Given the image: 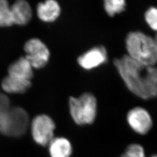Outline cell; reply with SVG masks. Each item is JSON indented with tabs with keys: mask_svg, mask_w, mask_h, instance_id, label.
Here are the masks:
<instances>
[{
	"mask_svg": "<svg viewBox=\"0 0 157 157\" xmlns=\"http://www.w3.org/2000/svg\"><path fill=\"white\" fill-rule=\"evenodd\" d=\"M115 67L124 83L135 95L144 100L157 97V67L136 62L124 56L115 59Z\"/></svg>",
	"mask_w": 157,
	"mask_h": 157,
	"instance_id": "1",
	"label": "cell"
},
{
	"mask_svg": "<svg viewBox=\"0 0 157 157\" xmlns=\"http://www.w3.org/2000/svg\"><path fill=\"white\" fill-rule=\"evenodd\" d=\"M128 56L135 61L148 66L157 63V48L154 38L141 31L130 32L126 38Z\"/></svg>",
	"mask_w": 157,
	"mask_h": 157,
	"instance_id": "2",
	"label": "cell"
},
{
	"mask_svg": "<svg viewBox=\"0 0 157 157\" xmlns=\"http://www.w3.org/2000/svg\"><path fill=\"white\" fill-rule=\"evenodd\" d=\"M29 125L28 114L21 107H10L0 112V133L2 135L21 137L25 134Z\"/></svg>",
	"mask_w": 157,
	"mask_h": 157,
	"instance_id": "3",
	"label": "cell"
},
{
	"mask_svg": "<svg viewBox=\"0 0 157 157\" xmlns=\"http://www.w3.org/2000/svg\"><path fill=\"white\" fill-rule=\"evenodd\" d=\"M69 106L72 118L79 125L93 123L97 114V100L89 93H86L78 97H71Z\"/></svg>",
	"mask_w": 157,
	"mask_h": 157,
	"instance_id": "4",
	"label": "cell"
},
{
	"mask_svg": "<svg viewBox=\"0 0 157 157\" xmlns=\"http://www.w3.org/2000/svg\"><path fill=\"white\" fill-rule=\"evenodd\" d=\"M56 124L51 118L44 114L36 116L31 124L32 135L37 144L43 146L48 145L54 139Z\"/></svg>",
	"mask_w": 157,
	"mask_h": 157,
	"instance_id": "5",
	"label": "cell"
},
{
	"mask_svg": "<svg viewBox=\"0 0 157 157\" xmlns=\"http://www.w3.org/2000/svg\"><path fill=\"white\" fill-rule=\"evenodd\" d=\"M26 53V58L33 68L40 69L44 67L50 58V51L45 44L38 39H31L24 45Z\"/></svg>",
	"mask_w": 157,
	"mask_h": 157,
	"instance_id": "6",
	"label": "cell"
},
{
	"mask_svg": "<svg viewBox=\"0 0 157 157\" xmlns=\"http://www.w3.org/2000/svg\"><path fill=\"white\" fill-rule=\"evenodd\" d=\"M127 121L136 133L140 135L147 133L152 126V119L149 112L140 107H135L127 114Z\"/></svg>",
	"mask_w": 157,
	"mask_h": 157,
	"instance_id": "7",
	"label": "cell"
},
{
	"mask_svg": "<svg viewBox=\"0 0 157 157\" xmlns=\"http://www.w3.org/2000/svg\"><path fill=\"white\" fill-rule=\"evenodd\" d=\"M107 61V51L103 46L93 47L78 59V65L86 70H91L98 67Z\"/></svg>",
	"mask_w": 157,
	"mask_h": 157,
	"instance_id": "8",
	"label": "cell"
},
{
	"mask_svg": "<svg viewBox=\"0 0 157 157\" xmlns=\"http://www.w3.org/2000/svg\"><path fill=\"white\" fill-rule=\"evenodd\" d=\"M13 25L23 26L28 23L32 17V10L28 2L18 0L11 6Z\"/></svg>",
	"mask_w": 157,
	"mask_h": 157,
	"instance_id": "9",
	"label": "cell"
},
{
	"mask_svg": "<svg viewBox=\"0 0 157 157\" xmlns=\"http://www.w3.org/2000/svg\"><path fill=\"white\" fill-rule=\"evenodd\" d=\"M8 75L16 78L31 81L33 76V67L26 57H21L10 65Z\"/></svg>",
	"mask_w": 157,
	"mask_h": 157,
	"instance_id": "10",
	"label": "cell"
},
{
	"mask_svg": "<svg viewBox=\"0 0 157 157\" xmlns=\"http://www.w3.org/2000/svg\"><path fill=\"white\" fill-rule=\"evenodd\" d=\"M61 13V7L54 0L40 2L37 6V14L40 20L44 22L55 21Z\"/></svg>",
	"mask_w": 157,
	"mask_h": 157,
	"instance_id": "11",
	"label": "cell"
},
{
	"mask_svg": "<svg viewBox=\"0 0 157 157\" xmlns=\"http://www.w3.org/2000/svg\"><path fill=\"white\" fill-rule=\"evenodd\" d=\"M32 85L31 81L25 80L8 75L3 78L1 86L3 90L9 94H22Z\"/></svg>",
	"mask_w": 157,
	"mask_h": 157,
	"instance_id": "12",
	"label": "cell"
},
{
	"mask_svg": "<svg viewBox=\"0 0 157 157\" xmlns=\"http://www.w3.org/2000/svg\"><path fill=\"white\" fill-rule=\"evenodd\" d=\"M48 146L51 157H69L72 154L71 144L65 138H54Z\"/></svg>",
	"mask_w": 157,
	"mask_h": 157,
	"instance_id": "13",
	"label": "cell"
},
{
	"mask_svg": "<svg viewBox=\"0 0 157 157\" xmlns=\"http://www.w3.org/2000/svg\"><path fill=\"white\" fill-rule=\"evenodd\" d=\"M126 3L124 0H105L104 9L109 17H114L125 10Z\"/></svg>",
	"mask_w": 157,
	"mask_h": 157,
	"instance_id": "14",
	"label": "cell"
},
{
	"mask_svg": "<svg viewBox=\"0 0 157 157\" xmlns=\"http://www.w3.org/2000/svg\"><path fill=\"white\" fill-rule=\"evenodd\" d=\"M11 7L6 0H0V27L13 25Z\"/></svg>",
	"mask_w": 157,
	"mask_h": 157,
	"instance_id": "15",
	"label": "cell"
},
{
	"mask_svg": "<svg viewBox=\"0 0 157 157\" xmlns=\"http://www.w3.org/2000/svg\"><path fill=\"white\" fill-rule=\"evenodd\" d=\"M144 19L148 26L157 32V7H150L145 12Z\"/></svg>",
	"mask_w": 157,
	"mask_h": 157,
	"instance_id": "16",
	"label": "cell"
},
{
	"mask_svg": "<svg viewBox=\"0 0 157 157\" xmlns=\"http://www.w3.org/2000/svg\"><path fill=\"white\" fill-rule=\"evenodd\" d=\"M121 157H145L144 150L139 144H131L127 148Z\"/></svg>",
	"mask_w": 157,
	"mask_h": 157,
	"instance_id": "17",
	"label": "cell"
},
{
	"mask_svg": "<svg viewBox=\"0 0 157 157\" xmlns=\"http://www.w3.org/2000/svg\"><path fill=\"white\" fill-rule=\"evenodd\" d=\"M10 107V101L8 97L0 92V112L6 111Z\"/></svg>",
	"mask_w": 157,
	"mask_h": 157,
	"instance_id": "18",
	"label": "cell"
},
{
	"mask_svg": "<svg viewBox=\"0 0 157 157\" xmlns=\"http://www.w3.org/2000/svg\"><path fill=\"white\" fill-rule=\"evenodd\" d=\"M155 40V44H156V48H157V33L155 36V37H154Z\"/></svg>",
	"mask_w": 157,
	"mask_h": 157,
	"instance_id": "19",
	"label": "cell"
},
{
	"mask_svg": "<svg viewBox=\"0 0 157 157\" xmlns=\"http://www.w3.org/2000/svg\"><path fill=\"white\" fill-rule=\"evenodd\" d=\"M151 157H157V155H154L153 156H152Z\"/></svg>",
	"mask_w": 157,
	"mask_h": 157,
	"instance_id": "20",
	"label": "cell"
}]
</instances>
